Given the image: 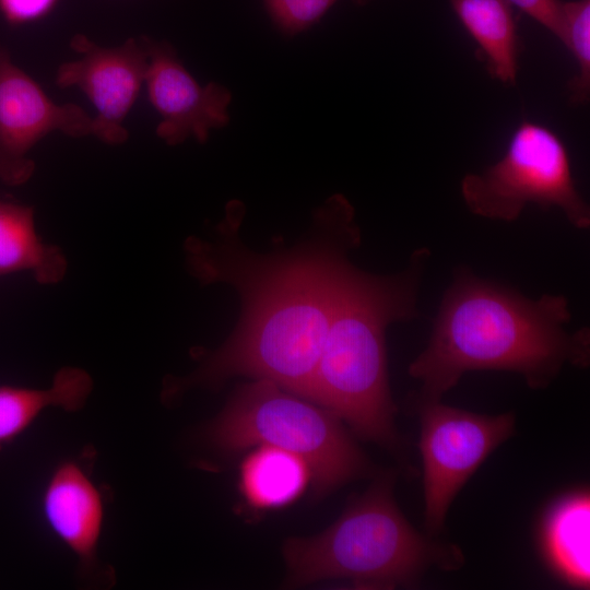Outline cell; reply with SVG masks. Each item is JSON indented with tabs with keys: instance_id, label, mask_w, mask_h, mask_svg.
<instances>
[{
	"instance_id": "obj_18",
	"label": "cell",
	"mask_w": 590,
	"mask_h": 590,
	"mask_svg": "<svg viewBox=\"0 0 590 590\" xmlns=\"http://www.w3.org/2000/svg\"><path fill=\"white\" fill-rule=\"evenodd\" d=\"M283 34L294 36L316 24L339 0H263Z\"/></svg>"
},
{
	"instance_id": "obj_12",
	"label": "cell",
	"mask_w": 590,
	"mask_h": 590,
	"mask_svg": "<svg viewBox=\"0 0 590 590\" xmlns=\"http://www.w3.org/2000/svg\"><path fill=\"white\" fill-rule=\"evenodd\" d=\"M590 495L587 488L566 492L543 511L538 546L550 571L573 588L590 583Z\"/></svg>"
},
{
	"instance_id": "obj_9",
	"label": "cell",
	"mask_w": 590,
	"mask_h": 590,
	"mask_svg": "<svg viewBox=\"0 0 590 590\" xmlns=\"http://www.w3.org/2000/svg\"><path fill=\"white\" fill-rule=\"evenodd\" d=\"M79 56L61 63L56 85L78 87L93 104L91 134L109 145H119L129 138L125 120L145 80L148 54L142 36L128 38L120 46L103 47L83 34L70 40Z\"/></svg>"
},
{
	"instance_id": "obj_11",
	"label": "cell",
	"mask_w": 590,
	"mask_h": 590,
	"mask_svg": "<svg viewBox=\"0 0 590 590\" xmlns=\"http://www.w3.org/2000/svg\"><path fill=\"white\" fill-rule=\"evenodd\" d=\"M43 511L51 530L79 559L84 577L109 573L99 568L96 555L104 517L102 496L81 464L66 461L56 468L43 494Z\"/></svg>"
},
{
	"instance_id": "obj_6",
	"label": "cell",
	"mask_w": 590,
	"mask_h": 590,
	"mask_svg": "<svg viewBox=\"0 0 590 590\" xmlns=\"http://www.w3.org/2000/svg\"><path fill=\"white\" fill-rule=\"evenodd\" d=\"M462 199L474 215L516 221L529 203L557 208L578 229L590 226V206L576 187L568 150L547 127L523 120L499 161L481 173L467 174Z\"/></svg>"
},
{
	"instance_id": "obj_8",
	"label": "cell",
	"mask_w": 590,
	"mask_h": 590,
	"mask_svg": "<svg viewBox=\"0 0 590 590\" xmlns=\"http://www.w3.org/2000/svg\"><path fill=\"white\" fill-rule=\"evenodd\" d=\"M92 117L79 105L55 103L0 48V179L9 186L25 184L35 170L30 153L47 134L72 138L91 134Z\"/></svg>"
},
{
	"instance_id": "obj_7",
	"label": "cell",
	"mask_w": 590,
	"mask_h": 590,
	"mask_svg": "<svg viewBox=\"0 0 590 590\" xmlns=\"http://www.w3.org/2000/svg\"><path fill=\"white\" fill-rule=\"evenodd\" d=\"M425 528L434 536L448 509L484 460L515 432L514 413L484 415L440 401L417 403Z\"/></svg>"
},
{
	"instance_id": "obj_1",
	"label": "cell",
	"mask_w": 590,
	"mask_h": 590,
	"mask_svg": "<svg viewBox=\"0 0 590 590\" xmlns=\"http://www.w3.org/2000/svg\"><path fill=\"white\" fill-rule=\"evenodd\" d=\"M245 208L231 201L211 239L189 237L188 271L201 284L225 283L240 298L238 322L198 367L165 382L164 399L233 377L266 379L305 399L319 359L350 253L361 243L351 202L340 193L319 206L305 237L291 248L259 253L238 232Z\"/></svg>"
},
{
	"instance_id": "obj_14",
	"label": "cell",
	"mask_w": 590,
	"mask_h": 590,
	"mask_svg": "<svg viewBox=\"0 0 590 590\" xmlns=\"http://www.w3.org/2000/svg\"><path fill=\"white\" fill-rule=\"evenodd\" d=\"M67 260L38 236L32 206L0 200V278L31 273L42 284L63 279Z\"/></svg>"
},
{
	"instance_id": "obj_2",
	"label": "cell",
	"mask_w": 590,
	"mask_h": 590,
	"mask_svg": "<svg viewBox=\"0 0 590 590\" xmlns=\"http://www.w3.org/2000/svg\"><path fill=\"white\" fill-rule=\"evenodd\" d=\"M570 320L564 295L532 299L457 268L428 343L409 366L421 382L417 403L440 401L470 370L512 371L530 388L543 389L565 365L587 367L590 331H568Z\"/></svg>"
},
{
	"instance_id": "obj_4",
	"label": "cell",
	"mask_w": 590,
	"mask_h": 590,
	"mask_svg": "<svg viewBox=\"0 0 590 590\" xmlns=\"http://www.w3.org/2000/svg\"><path fill=\"white\" fill-rule=\"evenodd\" d=\"M393 472L381 473L323 532L284 543L287 587L345 580L361 589L416 585L433 566L457 569L453 544L418 533L393 498Z\"/></svg>"
},
{
	"instance_id": "obj_19",
	"label": "cell",
	"mask_w": 590,
	"mask_h": 590,
	"mask_svg": "<svg viewBox=\"0 0 590 590\" xmlns=\"http://www.w3.org/2000/svg\"><path fill=\"white\" fill-rule=\"evenodd\" d=\"M511 5L524 12L563 45L566 43V21L562 0H507Z\"/></svg>"
},
{
	"instance_id": "obj_15",
	"label": "cell",
	"mask_w": 590,
	"mask_h": 590,
	"mask_svg": "<svg viewBox=\"0 0 590 590\" xmlns=\"http://www.w3.org/2000/svg\"><path fill=\"white\" fill-rule=\"evenodd\" d=\"M91 376L81 368L63 367L49 388L0 386V450L22 434L47 408L80 410L92 391Z\"/></svg>"
},
{
	"instance_id": "obj_13",
	"label": "cell",
	"mask_w": 590,
	"mask_h": 590,
	"mask_svg": "<svg viewBox=\"0 0 590 590\" xmlns=\"http://www.w3.org/2000/svg\"><path fill=\"white\" fill-rule=\"evenodd\" d=\"M463 27L475 40L489 75L515 85L520 40L517 22L507 0H449Z\"/></svg>"
},
{
	"instance_id": "obj_17",
	"label": "cell",
	"mask_w": 590,
	"mask_h": 590,
	"mask_svg": "<svg viewBox=\"0 0 590 590\" xmlns=\"http://www.w3.org/2000/svg\"><path fill=\"white\" fill-rule=\"evenodd\" d=\"M565 46L571 52L577 73L568 83L569 102L585 105L590 96V0L564 2Z\"/></svg>"
},
{
	"instance_id": "obj_16",
	"label": "cell",
	"mask_w": 590,
	"mask_h": 590,
	"mask_svg": "<svg viewBox=\"0 0 590 590\" xmlns=\"http://www.w3.org/2000/svg\"><path fill=\"white\" fill-rule=\"evenodd\" d=\"M309 481L305 462L284 450L259 446L241 465V489L250 505L281 507L296 498Z\"/></svg>"
},
{
	"instance_id": "obj_10",
	"label": "cell",
	"mask_w": 590,
	"mask_h": 590,
	"mask_svg": "<svg viewBox=\"0 0 590 590\" xmlns=\"http://www.w3.org/2000/svg\"><path fill=\"white\" fill-rule=\"evenodd\" d=\"M142 40L148 54L144 83L161 117L156 135L168 145L189 138L206 142L212 130L229 121L231 92L214 82H197L167 42L148 36H142Z\"/></svg>"
},
{
	"instance_id": "obj_3",
	"label": "cell",
	"mask_w": 590,
	"mask_h": 590,
	"mask_svg": "<svg viewBox=\"0 0 590 590\" xmlns=\"http://www.w3.org/2000/svg\"><path fill=\"white\" fill-rule=\"evenodd\" d=\"M429 257L430 250L420 247L403 270L389 275L350 268L305 397L334 413L358 437L392 451L401 441L388 381L386 330L418 316Z\"/></svg>"
},
{
	"instance_id": "obj_5",
	"label": "cell",
	"mask_w": 590,
	"mask_h": 590,
	"mask_svg": "<svg viewBox=\"0 0 590 590\" xmlns=\"http://www.w3.org/2000/svg\"><path fill=\"white\" fill-rule=\"evenodd\" d=\"M205 437L226 452L270 446L300 458L308 468L315 498L362 476L369 468L334 413L266 379L239 387L209 424Z\"/></svg>"
},
{
	"instance_id": "obj_20",
	"label": "cell",
	"mask_w": 590,
	"mask_h": 590,
	"mask_svg": "<svg viewBox=\"0 0 590 590\" xmlns=\"http://www.w3.org/2000/svg\"><path fill=\"white\" fill-rule=\"evenodd\" d=\"M59 0H0V12L11 25H22L48 15Z\"/></svg>"
}]
</instances>
